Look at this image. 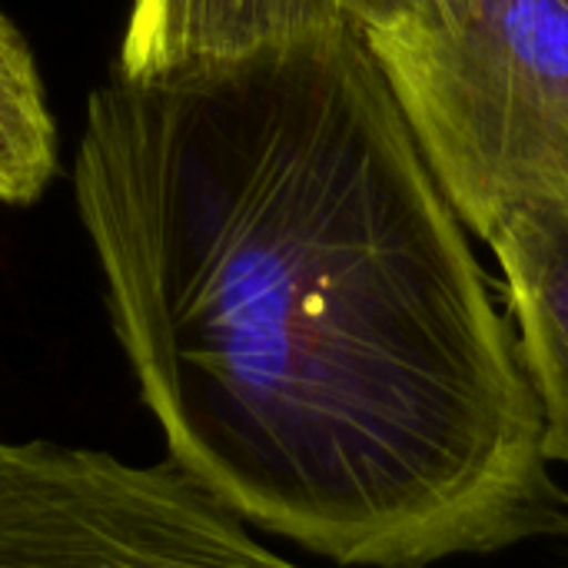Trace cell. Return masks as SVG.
<instances>
[{
  "instance_id": "cell-1",
  "label": "cell",
  "mask_w": 568,
  "mask_h": 568,
  "mask_svg": "<svg viewBox=\"0 0 568 568\" xmlns=\"http://www.w3.org/2000/svg\"><path fill=\"white\" fill-rule=\"evenodd\" d=\"M166 459L346 568L566 529L506 310L369 43L110 73L73 163Z\"/></svg>"
},
{
  "instance_id": "cell-2",
  "label": "cell",
  "mask_w": 568,
  "mask_h": 568,
  "mask_svg": "<svg viewBox=\"0 0 568 568\" xmlns=\"http://www.w3.org/2000/svg\"><path fill=\"white\" fill-rule=\"evenodd\" d=\"M366 43L476 240L568 200V0H423Z\"/></svg>"
},
{
  "instance_id": "cell-3",
  "label": "cell",
  "mask_w": 568,
  "mask_h": 568,
  "mask_svg": "<svg viewBox=\"0 0 568 568\" xmlns=\"http://www.w3.org/2000/svg\"><path fill=\"white\" fill-rule=\"evenodd\" d=\"M0 568H303L170 459L0 443Z\"/></svg>"
},
{
  "instance_id": "cell-4",
  "label": "cell",
  "mask_w": 568,
  "mask_h": 568,
  "mask_svg": "<svg viewBox=\"0 0 568 568\" xmlns=\"http://www.w3.org/2000/svg\"><path fill=\"white\" fill-rule=\"evenodd\" d=\"M423 0H133L116 73L153 77L263 47L349 30L373 40Z\"/></svg>"
},
{
  "instance_id": "cell-5",
  "label": "cell",
  "mask_w": 568,
  "mask_h": 568,
  "mask_svg": "<svg viewBox=\"0 0 568 568\" xmlns=\"http://www.w3.org/2000/svg\"><path fill=\"white\" fill-rule=\"evenodd\" d=\"M506 320L542 413L546 459L568 466V200L509 216L489 240Z\"/></svg>"
},
{
  "instance_id": "cell-6",
  "label": "cell",
  "mask_w": 568,
  "mask_h": 568,
  "mask_svg": "<svg viewBox=\"0 0 568 568\" xmlns=\"http://www.w3.org/2000/svg\"><path fill=\"white\" fill-rule=\"evenodd\" d=\"M57 123L33 53L0 13V200L33 203L57 176Z\"/></svg>"
},
{
  "instance_id": "cell-7",
  "label": "cell",
  "mask_w": 568,
  "mask_h": 568,
  "mask_svg": "<svg viewBox=\"0 0 568 568\" xmlns=\"http://www.w3.org/2000/svg\"><path fill=\"white\" fill-rule=\"evenodd\" d=\"M566 532H568V519H566Z\"/></svg>"
}]
</instances>
